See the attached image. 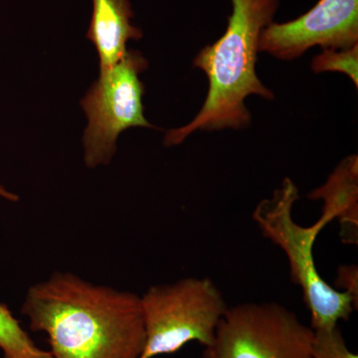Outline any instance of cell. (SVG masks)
I'll use <instances>...</instances> for the list:
<instances>
[{"label":"cell","instance_id":"1","mask_svg":"<svg viewBox=\"0 0 358 358\" xmlns=\"http://www.w3.org/2000/svg\"><path fill=\"white\" fill-rule=\"evenodd\" d=\"M21 313L48 336L53 358H140L145 348L141 296L72 273L29 288Z\"/></svg>","mask_w":358,"mask_h":358},{"label":"cell","instance_id":"2","mask_svg":"<svg viewBox=\"0 0 358 358\" xmlns=\"http://www.w3.org/2000/svg\"><path fill=\"white\" fill-rule=\"evenodd\" d=\"M231 1L233 10L226 32L193 61L208 78L203 107L189 124L167 131L166 147L180 145L196 131L245 128L251 122L246 99L251 95L274 99V93L257 76L256 63L261 34L273 22L279 0Z\"/></svg>","mask_w":358,"mask_h":358},{"label":"cell","instance_id":"3","mask_svg":"<svg viewBox=\"0 0 358 358\" xmlns=\"http://www.w3.org/2000/svg\"><path fill=\"white\" fill-rule=\"evenodd\" d=\"M298 199V187L291 178H285L271 199L257 205L252 217L264 237L286 254L289 280L303 291L312 317L310 327L313 331L333 329L338 326L339 320L350 319L358 301L348 292L329 286L317 272L313 248L327 225L320 219L308 227L294 222L292 211Z\"/></svg>","mask_w":358,"mask_h":358},{"label":"cell","instance_id":"4","mask_svg":"<svg viewBox=\"0 0 358 358\" xmlns=\"http://www.w3.org/2000/svg\"><path fill=\"white\" fill-rule=\"evenodd\" d=\"M145 343L140 358L173 355L192 341L208 346L227 310L209 278H185L150 287L141 296Z\"/></svg>","mask_w":358,"mask_h":358},{"label":"cell","instance_id":"5","mask_svg":"<svg viewBox=\"0 0 358 358\" xmlns=\"http://www.w3.org/2000/svg\"><path fill=\"white\" fill-rule=\"evenodd\" d=\"M148 60L141 52L128 50L114 65L100 70L98 79L81 101L88 120L83 136L84 162L89 169L107 166L117 150L122 131L157 129L145 119L140 75Z\"/></svg>","mask_w":358,"mask_h":358},{"label":"cell","instance_id":"6","mask_svg":"<svg viewBox=\"0 0 358 358\" xmlns=\"http://www.w3.org/2000/svg\"><path fill=\"white\" fill-rule=\"evenodd\" d=\"M315 331L275 301L228 308L201 358H313Z\"/></svg>","mask_w":358,"mask_h":358},{"label":"cell","instance_id":"7","mask_svg":"<svg viewBox=\"0 0 358 358\" xmlns=\"http://www.w3.org/2000/svg\"><path fill=\"white\" fill-rule=\"evenodd\" d=\"M357 44L358 0H320L298 20L268 25L261 34L259 51L293 60L317 45L343 50Z\"/></svg>","mask_w":358,"mask_h":358},{"label":"cell","instance_id":"8","mask_svg":"<svg viewBox=\"0 0 358 358\" xmlns=\"http://www.w3.org/2000/svg\"><path fill=\"white\" fill-rule=\"evenodd\" d=\"M93 11L87 39L95 46L100 70L107 69L128 52L131 40L143 32L133 24L131 0H92Z\"/></svg>","mask_w":358,"mask_h":358},{"label":"cell","instance_id":"9","mask_svg":"<svg viewBox=\"0 0 358 358\" xmlns=\"http://www.w3.org/2000/svg\"><path fill=\"white\" fill-rule=\"evenodd\" d=\"M312 200H322L320 220L326 225L338 219L343 239L355 243L358 230V157L350 155L329 176L327 182L308 194Z\"/></svg>","mask_w":358,"mask_h":358},{"label":"cell","instance_id":"10","mask_svg":"<svg viewBox=\"0 0 358 358\" xmlns=\"http://www.w3.org/2000/svg\"><path fill=\"white\" fill-rule=\"evenodd\" d=\"M0 350L3 358H53L36 345L3 303H0Z\"/></svg>","mask_w":358,"mask_h":358},{"label":"cell","instance_id":"11","mask_svg":"<svg viewBox=\"0 0 358 358\" xmlns=\"http://www.w3.org/2000/svg\"><path fill=\"white\" fill-rule=\"evenodd\" d=\"M315 73L339 72L348 75L355 87H358V44L352 48L334 50L324 49V52L313 58L312 64Z\"/></svg>","mask_w":358,"mask_h":358},{"label":"cell","instance_id":"12","mask_svg":"<svg viewBox=\"0 0 358 358\" xmlns=\"http://www.w3.org/2000/svg\"><path fill=\"white\" fill-rule=\"evenodd\" d=\"M313 331V358H358L346 345L338 326Z\"/></svg>","mask_w":358,"mask_h":358},{"label":"cell","instance_id":"13","mask_svg":"<svg viewBox=\"0 0 358 358\" xmlns=\"http://www.w3.org/2000/svg\"><path fill=\"white\" fill-rule=\"evenodd\" d=\"M358 277L357 266H341L338 272L336 286L345 289L358 301Z\"/></svg>","mask_w":358,"mask_h":358},{"label":"cell","instance_id":"14","mask_svg":"<svg viewBox=\"0 0 358 358\" xmlns=\"http://www.w3.org/2000/svg\"><path fill=\"white\" fill-rule=\"evenodd\" d=\"M0 197L11 202H16L20 200V196H18V195H16L15 193L9 192L8 189H6V188L1 185H0Z\"/></svg>","mask_w":358,"mask_h":358}]
</instances>
